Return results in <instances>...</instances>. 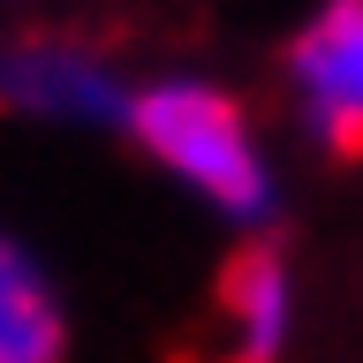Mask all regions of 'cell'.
Instances as JSON below:
<instances>
[{"label":"cell","mask_w":363,"mask_h":363,"mask_svg":"<svg viewBox=\"0 0 363 363\" xmlns=\"http://www.w3.org/2000/svg\"><path fill=\"white\" fill-rule=\"evenodd\" d=\"M121 136H129L174 189H189L212 220L242 227V235H257V227L272 220V204H280L272 144H265V129H257L250 99L227 91L220 76H197V68L136 76Z\"/></svg>","instance_id":"6da1fadb"},{"label":"cell","mask_w":363,"mask_h":363,"mask_svg":"<svg viewBox=\"0 0 363 363\" xmlns=\"http://www.w3.org/2000/svg\"><path fill=\"white\" fill-rule=\"evenodd\" d=\"M136 76L84 30H16L0 38V113L38 129H121Z\"/></svg>","instance_id":"7a4b0ae2"},{"label":"cell","mask_w":363,"mask_h":363,"mask_svg":"<svg viewBox=\"0 0 363 363\" xmlns=\"http://www.w3.org/2000/svg\"><path fill=\"white\" fill-rule=\"evenodd\" d=\"M288 113L318 152H363V0H311L280 53Z\"/></svg>","instance_id":"3957f363"},{"label":"cell","mask_w":363,"mask_h":363,"mask_svg":"<svg viewBox=\"0 0 363 363\" xmlns=\"http://www.w3.org/2000/svg\"><path fill=\"white\" fill-rule=\"evenodd\" d=\"M295 318H303V288L288 250L250 235L212 288V363H288Z\"/></svg>","instance_id":"277c9868"},{"label":"cell","mask_w":363,"mask_h":363,"mask_svg":"<svg viewBox=\"0 0 363 363\" xmlns=\"http://www.w3.org/2000/svg\"><path fill=\"white\" fill-rule=\"evenodd\" d=\"M61 356H68V311L53 272L0 235V363H61Z\"/></svg>","instance_id":"5b68a950"}]
</instances>
